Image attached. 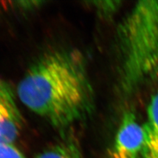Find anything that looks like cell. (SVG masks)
I'll return each mask as SVG.
<instances>
[{"mask_svg":"<svg viewBox=\"0 0 158 158\" xmlns=\"http://www.w3.org/2000/svg\"><path fill=\"white\" fill-rule=\"evenodd\" d=\"M19 100L53 127L65 129L90 112L92 88L81 53L56 49L44 53L18 84Z\"/></svg>","mask_w":158,"mask_h":158,"instance_id":"cell-1","label":"cell"},{"mask_svg":"<svg viewBox=\"0 0 158 158\" xmlns=\"http://www.w3.org/2000/svg\"><path fill=\"white\" fill-rule=\"evenodd\" d=\"M122 85H140L158 69V1L138 2L118 31Z\"/></svg>","mask_w":158,"mask_h":158,"instance_id":"cell-2","label":"cell"},{"mask_svg":"<svg viewBox=\"0 0 158 158\" xmlns=\"http://www.w3.org/2000/svg\"><path fill=\"white\" fill-rule=\"evenodd\" d=\"M121 121L110 152V157L140 158L145 141L144 125L131 111L126 112Z\"/></svg>","mask_w":158,"mask_h":158,"instance_id":"cell-3","label":"cell"},{"mask_svg":"<svg viewBox=\"0 0 158 158\" xmlns=\"http://www.w3.org/2000/svg\"><path fill=\"white\" fill-rule=\"evenodd\" d=\"M11 85L0 78V143L15 140L23 126V118L17 106Z\"/></svg>","mask_w":158,"mask_h":158,"instance_id":"cell-4","label":"cell"},{"mask_svg":"<svg viewBox=\"0 0 158 158\" xmlns=\"http://www.w3.org/2000/svg\"><path fill=\"white\" fill-rule=\"evenodd\" d=\"M143 125L145 141L140 158H158V92L149 102L146 121Z\"/></svg>","mask_w":158,"mask_h":158,"instance_id":"cell-5","label":"cell"},{"mask_svg":"<svg viewBox=\"0 0 158 158\" xmlns=\"http://www.w3.org/2000/svg\"><path fill=\"white\" fill-rule=\"evenodd\" d=\"M36 158H82V156L75 138L64 135L46 148Z\"/></svg>","mask_w":158,"mask_h":158,"instance_id":"cell-6","label":"cell"},{"mask_svg":"<svg viewBox=\"0 0 158 158\" xmlns=\"http://www.w3.org/2000/svg\"><path fill=\"white\" fill-rule=\"evenodd\" d=\"M0 158H24V157L13 144L0 143Z\"/></svg>","mask_w":158,"mask_h":158,"instance_id":"cell-7","label":"cell"}]
</instances>
